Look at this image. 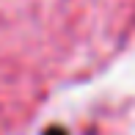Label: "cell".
Instances as JSON below:
<instances>
[{"mask_svg": "<svg viewBox=\"0 0 135 135\" xmlns=\"http://www.w3.org/2000/svg\"><path fill=\"white\" fill-rule=\"evenodd\" d=\"M44 135H66V132H64V130H58V127H52V130H47Z\"/></svg>", "mask_w": 135, "mask_h": 135, "instance_id": "obj_1", "label": "cell"}]
</instances>
